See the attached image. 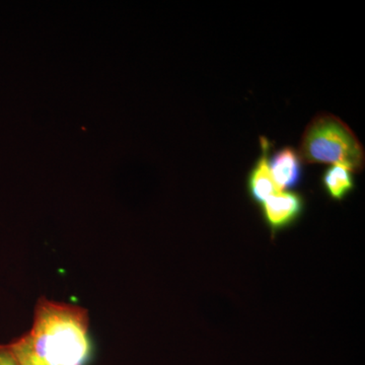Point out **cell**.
I'll return each mask as SVG.
<instances>
[{"label": "cell", "instance_id": "cell-3", "mask_svg": "<svg viewBox=\"0 0 365 365\" xmlns=\"http://www.w3.org/2000/svg\"><path fill=\"white\" fill-rule=\"evenodd\" d=\"M264 222L272 235L294 225L304 210V199L297 192L280 191L262 203Z\"/></svg>", "mask_w": 365, "mask_h": 365}, {"label": "cell", "instance_id": "cell-6", "mask_svg": "<svg viewBox=\"0 0 365 365\" xmlns=\"http://www.w3.org/2000/svg\"><path fill=\"white\" fill-rule=\"evenodd\" d=\"M322 182L328 196L336 201L344 200L355 188L353 173L342 165L329 167L324 173Z\"/></svg>", "mask_w": 365, "mask_h": 365}, {"label": "cell", "instance_id": "cell-4", "mask_svg": "<svg viewBox=\"0 0 365 365\" xmlns=\"http://www.w3.org/2000/svg\"><path fill=\"white\" fill-rule=\"evenodd\" d=\"M271 173L279 191L292 189L299 184L302 177V160L299 151L287 146L276 151L269 158Z\"/></svg>", "mask_w": 365, "mask_h": 365}, {"label": "cell", "instance_id": "cell-2", "mask_svg": "<svg viewBox=\"0 0 365 365\" xmlns=\"http://www.w3.org/2000/svg\"><path fill=\"white\" fill-rule=\"evenodd\" d=\"M302 162L329 163L359 173L364 167V150L351 129L328 113H322L307 125L300 140Z\"/></svg>", "mask_w": 365, "mask_h": 365}, {"label": "cell", "instance_id": "cell-5", "mask_svg": "<svg viewBox=\"0 0 365 365\" xmlns=\"http://www.w3.org/2000/svg\"><path fill=\"white\" fill-rule=\"evenodd\" d=\"M262 153L251 170L247 182L249 195L255 202L262 204L269 197L280 192L274 182L269 163V150L270 143L265 137H261Z\"/></svg>", "mask_w": 365, "mask_h": 365}, {"label": "cell", "instance_id": "cell-7", "mask_svg": "<svg viewBox=\"0 0 365 365\" xmlns=\"http://www.w3.org/2000/svg\"><path fill=\"white\" fill-rule=\"evenodd\" d=\"M9 346L20 365H47L34 354L30 346L26 342L25 336L21 337L20 339L14 341Z\"/></svg>", "mask_w": 365, "mask_h": 365}, {"label": "cell", "instance_id": "cell-8", "mask_svg": "<svg viewBox=\"0 0 365 365\" xmlns=\"http://www.w3.org/2000/svg\"><path fill=\"white\" fill-rule=\"evenodd\" d=\"M0 365H20L9 345H0Z\"/></svg>", "mask_w": 365, "mask_h": 365}, {"label": "cell", "instance_id": "cell-1", "mask_svg": "<svg viewBox=\"0 0 365 365\" xmlns=\"http://www.w3.org/2000/svg\"><path fill=\"white\" fill-rule=\"evenodd\" d=\"M90 319L86 309L42 297L38 300L26 342L47 365H85L90 359Z\"/></svg>", "mask_w": 365, "mask_h": 365}]
</instances>
